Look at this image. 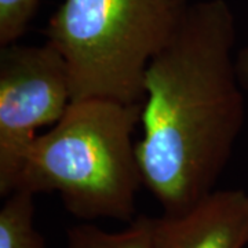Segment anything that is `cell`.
I'll return each mask as SVG.
<instances>
[{"label": "cell", "mask_w": 248, "mask_h": 248, "mask_svg": "<svg viewBox=\"0 0 248 248\" xmlns=\"http://www.w3.org/2000/svg\"><path fill=\"white\" fill-rule=\"evenodd\" d=\"M236 21L226 0L192 3L143 80L137 156L143 186L164 215L211 193L244 124Z\"/></svg>", "instance_id": "cell-1"}, {"label": "cell", "mask_w": 248, "mask_h": 248, "mask_svg": "<svg viewBox=\"0 0 248 248\" xmlns=\"http://www.w3.org/2000/svg\"><path fill=\"white\" fill-rule=\"evenodd\" d=\"M141 109L107 98L72 101L31 146L16 190L55 192L80 219L133 222L143 185L133 141Z\"/></svg>", "instance_id": "cell-2"}, {"label": "cell", "mask_w": 248, "mask_h": 248, "mask_svg": "<svg viewBox=\"0 0 248 248\" xmlns=\"http://www.w3.org/2000/svg\"><path fill=\"white\" fill-rule=\"evenodd\" d=\"M189 0H62L46 42L68 65L72 101L143 102L151 61L184 22Z\"/></svg>", "instance_id": "cell-3"}, {"label": "cell", "mask_w": 248, "mask_h": 248, "mask_svg": "<svg viewBox=\"0 0 248 248\" xmlns=\"http://www.w3.org/2000/svg\"><path fill=\"white\" fill-rule=\"evenodd\" d=\"M71 102L68 65L50 43L0 46L1 197L16 192L37 131L60 122Z\"/></svg>", "instance_id": "cell-4"}, {"label": "cell", "mask_w": 248, "mask_h": 248, "mask_svg": "<svg viewBox=\"0 0 248 248\" xmlns=\"http://www.w3.org/2000/svg\"><path fill=\"white\" fill-rule=\"evenodd\" d=\"M248 192L215 190L181 215L152 218V248H246Z\"/></svg>", "instance_id": "cell-5"}, {"label": "cell", "mask_w": 248, "mask_h": 248, "mask_svg": "<svg viewBox=\"0 0 248 248\" xmlns=\"http://www.w3.org/2000/svg\"><path fill=\"white\" fill-rule=\"evenodd\" d=\"M35 195L16 190L6 197L0 210V248H46L35 228Z\"/></svg>", "instance_id": "cell-6"}, {"label": "cell", "mask_w": 248, "mask_h": 248, "mask_svg": "<svg viewBox=\"0 0 248 248\" xmlns=\"http://www.w3.org/2000/svg\"><path fill=\"white\" fill-rule=\"evenodd\" d=\"M68 248H152V217L141 215L122 232H105L91 223L68 231Z\"/></svg>", "instance_id": "cell-7"}, {"label": "cell", "mask_w": 248, "mask_h": 248, "mask_svg": "<svg viewBox=\"0 0 248 248\" xmlns=\"http://www.w3.org/2000/svg\"><path fill=\"white\" fill-rule=\"evenodd\" d=\"M42 0H0V46L18 42L27 32Z\"/></svg>", "instance_id": "cell-8"}, {"label": "cell", "mask_w": 248, "mask_h": 248, "mask_svg": "<svg viewBox=\"0 0 248 248\" xmlns=\"http://www.w3.org/2000/svg\"><path fill=\"white\" fill-rule=\"evenodd\" d=\"M237 72L243 89L248 90V45L237 53Z\"/></svg>", "instance_id": "cell-9"}]
</instances>
